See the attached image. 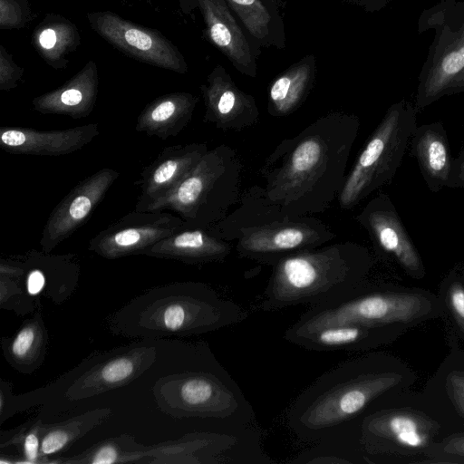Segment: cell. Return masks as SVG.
Segmentation results:
<instances>
[{
	"label": "cell",
	"instance_id": "3957f363",
	"mask_svg": "<svg viewBox=\"0 0 464 464\" xmlns=\"http://www.w3.org/2000/svg\"><path fill=\"white\" fill-rule=\"evenodd\" d=\"M372 265L369 250L353 241L290 255L273 266L259 309L271 312L334 301L362 285Z\"/></svg>",
	"mask_w": 464,
	"mask_h": 464
},
{
	"label": "cell",
	"instance_id": "d6a6232c",
	"mask_svg": "<svg viewBox=\"0 0 464 464\" xmlns=\"http://www.w3.org/2000/svg\"><path fill=\"white\" fill-rule=\"evenodd\" d=\"M46 424L37 421L17 431L5 445L19 444L27 462H41L40 449Z\"/></svg>",
	"mask_w": 464,
	"mask_h": 464
},
{
	"label": "cell",
	"instance_id": "ac0fdd59",
	"mask_svg": "<svg viewBox=\"0 0 464 464\" xmlns=\"http://www.w3.org/2000/svg\"><path fill=\"white\" fill-rule=\"evenodd\" d=\"M98 134V123L56 130L3 127L0 130V146L13 154L63 156L81 150Z\"/></svg>",
	"mask_w": 464,
	"mask_h": 464
},
{
	"label": "cell",
	"instance_id": "484cf974",
	"mask_svg": "<svg viewBox=\"0 0 464 464\" xmlns=\"http://www.w3.org/2000/svg\"><path fill=\"white\" fill-rule=\"evenodd\" d=\"M238 207L226 218L207 229L217 237L234 241L246 228L291 218L266 196L263 187L254 185L241 194Z\"/></svg>",
	"mask_w": 464,
	"mask_h": 464
},
{
	"label": "cell",
	"instance_id": "f546056e",
	"mask_svg": "<svg viewBox=\"0 0 464 464\" xmlns=\"http://www.w3.org/2000/svg\"><path fill=\"white\" fill-rule=\"evenodd\" d=\"M45 330L40 318L28 321L16 334L7 348L9 359L15 364H35L44 353Z\"/></svg>",
	"mask_w": 464,
	"mask_h": 464
},
{
	"label": "cell",
	"instance_id": "5b68a950",
	"mask_svg": "<svg viewBox=\"0 0 464 464\" xmlns=\"http://www.w3.org/2000/svg\"><path fill=\"white\" fill-rule=\"evenodd\" d=\"M244 165L237 150L221 144L201 158L171 191L143 211H175L188 226L208 229L238 203Z\"/></svg>",
	"mask_w": 464,
	"mask_h": 464
},
{
	"label": "cell",
	"instance_id": "5bb4252c",
	"mask_svg": "<svg viewBox=\"0 0 464 464\" xmlns=\"http://www.w3.org/2000/svg\"><path fill=\"white\" fill-rule=\"evenodd\" d=\"M119 176L117 170L103 168L76 184L49 215L40 240L42 249L51 252L82 227Z\"/></svg>",
	"mask_w": 464,
	"mask_h": 464
},
{
	"label": "cell",
	"instance_id": "7402d4cb",
	"mask_svg": "<svg viewBox=\"0 0 464 464\" xmlns=\"http://www.w3.org/2000/svg\"><path fill=\"white\" fill-rule=\"evenodd\" d=\"M384 327L348 323L306 327L291 324L283 337L310 351H357L371 346Z\"/></svg>",
	"mask_w": 464,
	"mask_h": 464
},
{
	"label": "cell",
	"instance_id": "7a4b0ae2",
	"mask_svg": "<svg viewBox=\"0 0 464 464\" xmlns=\"http://www.w3.org/2000/svg\"><path fill=\"white\" fill-rule=\"evenodd\" d=\"M401 380L398 372L373 366L371 358L344 361L296 396L287 411L288 426L303 440H334Z\"/></svg>",
	"mask_w": 464,
	"mask_h": 464
},
{
	"label": "cell",
	"instance_id": "d590c367",
	"mask_svg": "<svg viewBox=\"0 0 464 464\" xmlns=\"http://www.w3.org/2000/svg\"><path fill=\"white\" fill-rule=\"evenodd\" d=\"M447 303L461 331L464 333V285L452 282L447 290Z\"/></svg>",
	"mask_w": 464,
	"mask_h": 464
},
{
	"label": "cell",
	"instance_id": "4dcf8cb0",
	"mask_svg": "<svg viewBox=\"0 0 464 464\" xmlns=\"http://www.w3.org/2000/svg\"><path fill=\"white\" fill-rule=\"evenodd\" d=\"M121 438L101 442L92 450L81 454L78 457L63 460L64 462L92 463V464H112L118 462H128L140 445L130 440L122 441Z\"/></svg>",
	"mask_w": 464,
	"mask_h": 464
},
{
	"label": "cell",
	"instance_id": "74e56055",
	"mask_svg": "<svg viewBox=\"0 0 464 464\" xmlns=\"http://www.w3.org/2000/svg\"><path fill=\"white\" fill-rule=\"evenodd\" d=\"M45 284L44 274L40 270H33L29 273L26 280L27 292L31 295L39 294Z\"/></svg>",
	"mask_w": 464,
	"mask_h": 464
},
{
	"label": "cell",
	"instance_id": "8d00e7d4",
	"mask_svg": "<svg viewBox=\"0 0 464 464\" xmlns=\"http://www.w3.org/2000/svg\"><path fill=\"white\" fill-rule=\"evenodd\" d=\"M449 188H464V147L458 157L453 160L452 170L450 174Z\"/></svg>",
	"mask_w": 464,
	"mask_h": 464
},
{
	"label": "cell",
	"instance_id": "52a82bcc",
	"mask_svg": "<svg viewBox=\"0 0 464 464\" xmlns=\"http://www.w3.org/2000/svg\"><path fill=\"white\" fill-rule=\"evenodd\" d=\"M140 317L148 329L160 334H201L237 324L247 311L198 282L173 286L170 295L154 300Z\"/></svg>",
	"mask_w": 464,
	"mask_h": 464
},
{
	"label": "cell",
	"instance_id": "ba28073f",
	"mask_svg": "<svg viewBox=\"0 0 464 464\" xmlns=\"http://www.w3.org/2000/svg\"><path fill=\"white\" fill-rule=\"evenodd\" d=\"M435 32L418 78L413 103L417 113L446 96L454 79L464 70V0H440L425 9L418 32Z\"/></svg>",
	"mask_w": 464,
	"mask_h": 464
},
{
	"label": "cell",
	"instance_id": "8992f818",
	"mask_svg": "<svg viewBox=\"0 0 464 464\" xmlns=\"http://www.w3.org/2000/svg\"><path fill=\"white\" fill-rule=\"evenodd\" d=\"M416 115L413 104L404 98L387 109L346 176L337 197L342 209L353 208L392 181L417 126Z\"/></svg>",
	"mask_w": 464,
	"mask_h": 464
},
{
	"label": "cell",
	"instance_id": "2e32d148",
	"mask_svg": "<svg viewBox=\"0 0 464 464\" xmlns=\"http://www.w3.org/2000/svg\"><path fill=\"white\" fill-rule=\"evenodd\" d=\"M208 150L206 142H192L164 148L140 173L141 195L135 210L143 211L152 201L175 188Z\"/></svg>",
	"mask_w": 464,
	"mask_h": 464
},
{
	"label": "cell",
	"instance_id": "f1b7e54d",
	"mask_svg": "<svg viewBox=\"0 0 464 464\" xmlns=\"http://www.w3.org/2000/svg\"><path fill=\"white\" fill-rule=\"evenodd\" d=\"M109 409H97L71 420L46 425L41 441V461L74 442L110 414Z\"/></svg>",
	"mask_w": 464,
	"mask_h": 464
},
{
	"label": "cell",
	"instance_id": "ffe728a7",
	"mask_svg": "<svg viewBox=\"0 0 464 464\" xmlns=\"http://www.w3.org/2000/svg\"><path fill=\"white\" fill-rule=\"evenodd\" d=\"M231 251L232 246L228 241L207 229L187 225L141 251L140 255L202 265L223 262Z\"/></svg>",
	"mask_w": 464,
	"mask_h": 464
},
{
	"label": "cell",
	"instance_id": "7bdbcfd3",
	"mask_svg": "<svg viewBox=\"0 0 464 464\" xmlns=\"http://www.w3.org/2000/svg\"><path fill=\"white\" fill-rule=\"evenodd\" d=\"M448 391L455 405L464 414V396L460 394L458 391L449 387Z\"/></svg>",
	"mask_w": 464,
	"mask_h": 464
},
{
	"label": "cell",
	"instance_id": "4fadbf2b",
	"mask_svg": "<svg viewBox=\"0 0 464 464\" xmlns=\"http://www.w3.org/2000/svg\"><path fill=\"white\" fill-rule=\"evenodd\" d=\"M381 253L392 257L414 278L425 276V267L389 195L380 192L355 217Z\"/></svg>",
	"mask_w": 464,
	"mask_h": 464
},
{
	"label": "cell",
	"instance_id": "60d3db41",
	"mask_svg": "<svg viewBox=\"0 0 464 464\" xmlns=\"http://www.w3.org/2000/svg\"><path fill=\"white\" fill-rule=\"evenodd\" d=\"M464 92V70L454 79L447 90L446 95Z\"/></svg>",
	"mask_w": 464,
	"mask_h": 464
},
{
	"label": "cell",
	"instance_id": "f35d334b",
	"mask_svg": "<svg viewBox=\"0 0 464 464\" xmlns=\"http://www.w3.org/2000/svg\"><path fill=\"white\" fill-rule=\"evenodd\" d=\"M444 451L464 457V435L450 439L444 446Z\"/></svg>",
	"mask_w": 464,
	"mask_h": 464
},
{
	"label": "cell",
	"instance_id": "603a6c76",
	"mask_svg": "<svg viewBox=\"0 0 464 464\" xmlns=\"http://www.w3.org/2000/svg\"><path fill=\"white\" fill-rule=\"evenodd\" d=\"M155 358L153 347H140L102 362L79 378L69 390L74 399L90 397L129 383Z\"/></svg>",
	"mask_w": 464,
	"mask_h": 464
},
{
	"label": "cell",
	"instance_id": "30bf717a",
	"mask_svg": "<svg viewBox=\"0 0 464 464\" xmlns=\"http://www.w3.org/2000/svg\"><path fill=\"white\" fill-rule=\"evenodd\" d=\"M336 234L313 216L286 218L242 230L236 251L239 257L274 266L293 254L331 242Z\"/></svg>",
	"mask_w": 464,
	"mask_h": 464
},
{
	"label": "cell",
	"instance_id": "83f0119b",
	"mask_svg": "<svg viewBox=\"0 0 464 464\" xmlns=\"http://www.w3.org/2000/svg\"><path fill=\"white\" fill-rule=\"evenodd\" d=\"M314 77L313 56H307L290 66L269 87L268 113L274 117H285L295 112L308 96Z\"/></svg>",
	"mask_w": 464,
	"mask_h": 464
},
{
	"label": "cell",
	"instance_id": "ab89813d",
	"mask_svg": "<svg viewBox=\"0 0 464 464\" xmlns=\"http://www.w3.org/2000/svg\"><path fill=\"white\" fill-rule=\"evenodd\" d=\"M447 387L458 391L464 396V373L452 372L448 375Z\"/></svg>",
	"mask_w": 464,
	"mask_h": 464
},
{
	"label": "cell",
	"instance_id": "4316f807",
	"mask_svg": "<svg viewBox=\"0 0 464 464\" xmlns=\"http://www.w3.org/2000/svg\"><path fill=\"white\" fill-rule=\"evenodd\" d=\"M76 24L57 14H46L34 27L31 43L41 58L55 70L69 64V56L81 45Z\"/></svg>",
	"mask_w": 464,
	"mask_h": 464
},
{
	"label": "cell",
	"instance_id": "9c48e42d",
	"mask_svg": "<svg viewBox=\"0 0 464 464\" xmlns=\"http://www.w3.org/2000/svg\"><path fill=\"white\" fill-rule=\"evenodd\" d=\"M430 310V301L421 294L365 291L361 285L334 301L311 306L293 325L306 327L348 323L386 327L420 319Z\"/></svg>",
	"mask_w": 464,
	"mask_h": 464
},
{
	"label": "cell",
	"instance_id": "1f68e13d",
	"mask_svg": "<svg viewBox=\"0 0 464 464\" xmlns=\"http://www.w3.org/2000/svg\"><path fill=\"white\" fill-rule=\"evenodd\" d=\"M247 31L257 39L269 35L271 15L260 0H227Z\"/></svg>",
	"mask_w": 464,
	"mask_h": 464
},
{
	"label": "cell",
	"instance_id": "9a60e30c",
	"mask_svg": "<svg viewBox=\"0 0 464 464\" xmlns=\"http://www.w3.org/2000/svg\"><path fill=\"white\" fill-rule=\"evenodd\" d=\"M204 100L203 121L223 130L241 131L258 122L255 98L240 90L221 65H217L200 86Z\"/></svg>",
	"mask_w": 464,
	"mask_h": 464
},
{
	"label": "cell",
	"instance_id": "e0dca14e",
	"mask_svg": "<svg viewBox=\"0 0 464 464\" xmlns=\"http://www.w3.org/2000/svg\"><path fill=\"white\" fill-rule=\"evenodd\" d=\"M435 423L408 410H382L365 416L360 425V442L372 451L385 441L419 449L430 442Z\"/></svg>",
	"mask_w": 464,
	"mask_h": 464
},
{
	"label": "cell",
	"instance_id": "cb8c5ba5",
	"mask_svg": "<svg viewBox=\"0 0 464 464\" xmlns=\"http://www.w3.org/2000/svg\"><path fill=\"white\" fill-rule=\"evenodd\" d=\"M411 144L429 189L438 192L448 187L453 160L443 123L436 121L416 126Z\"/></svg>",
	"mask_w": 464,
	"mask_h": 464
},
{
	"label": "cell",
	"instance_id": "6da1fadb",
	"mask_svg": "<svg viewBox=\"0 0 464 464\" xmlns=\"http://www.w3.org/2000/svg\"><path fill=\"white\" fill-rule=\"evenodd\" d=\"M359 130L358 116L331 111L283 140L259 169L267 198L291 218L324 212L344 185Z\"/></svg>",
	"mask_w": 464,
	"mask_h": 464
},
{
	"label": "cell",
	"instance_id": "8fae6325",
	"mask_svg": "<svg viewBox=\"0 0 464 464\" xmlns=\"http://www.w3.org/2000/svg\"><path fill=\"white\" fill-rule=\"evenodd\" d=\"M87 19L96 34L127 56L178 73L188 72L179 48L160 31L135 24L111 11L88 13Z\"/></svg>",
	"mask_w": 464,
	"mask_h": 464
},
{
	"label": "cell",
	"instance_id": "d6986e66",
	"mask_svg": "<svg viewBox=\"0 0 464 464\" xmlns=\"http://www.w3.org/2000/svg\"><path fill=\"white\" fill-rule=\"evenodd\" d=\"M208 39L242 74L255 78L257 66L249 44L225 0H198Z\"/></svg>",
	"mask_w": 464,
	"mask_h": 464
},
{
	"label": "cell",
	"instance_id": "d4e9b609",
	"mask_svg": "<svg viewBox=\"0 0 464 464\" xmlns=\"http://www.w3.org/2000/svg\"><path fill=\"white\" fill-rule=\"evenodd\" d=\"M198 98L186 92L157 97L137 118L135 130L161 140L177 136L192 119Z\"/></svg>",
	"mask_w": 464,
	"mask_h": 464
},
{
	"label": "cell",
	"instance_id": "44dd1931",
	"mask_svg": "<svg viewBox=\"0 0 464 464\" xmlns=\"http://www.w3.org/2000/svg\"><path fill=\"white\" fill-rule=\"evenodd\" d=\"M98 69L93 60L60 87L33 99L34 109L43 114L82 119L90 115L98 95Z\"/></svg>",
	"mask_w": 464,
	"mask_h": 464
},
{
	"label": "cell",
	"instance_id": "7c38bea8",
	"mask_svg": "<svg viewBox=\"0 0 464 464\" xmlns=\"http://www.w3.org/2000/svg\"><path fill=\"white\" fill-rule=\"evenodd\" d=\"M187 225L169 212L134 210L92 237L88 249L106 259L140 255Z\"/></svg>",
	"mask_w": 464,
	"mask_h": 464
},
{
	"label": "cell",
	"instance_id": "b9f144b4",
	"mask_svg": "<svg viewBox=\"0 0 464 464\" xmlns=\"http://www.w3.org/2000/svg\"><path fill=\"white\" fill-rule=\"evenodd\" d=\"M392 0H361L369 10H380L385 7Z\"/></svg>",
	"mask_w": 464,
	"mask_h": 464
},
{
	"label": "cell",
	"instance_id": "e575fe53",
	"mask_svg": "<svg viewBox=\"0 0 464 464\" xmlns=\"http://www.w3.org/2000/svg\"><path fill=\"white\" fill-rule=\"evenodd\" d=\"M24 67L17 64L12 54L0 45V91H11L22 82Z\"/></svg>",
	"mask_w": 464,
	"mask_h": 464
},
{
	"label": "cell",
	"instance_id": "836d02e7",
	"mask_svg": "<svg viewBox=\"0 0 464 464\" xmlns=\"http://www.w3.org/2000/svg\"><path fill=\"white\" fill-rule=\"evenodd\" d=\"M33 18L34 14L29 0H0L2 29H23Z\"/></svg>",
	"mask_w": 464,
	"mask_h": 464
},
{
	"label": "cell",
	"instance_id": "277c9868",
	"mask_svg": "<svg viewBox=\"0 0 464 464\" xmlns=\"http://www.w3.org/2000/svg\"><path fill=\"white\" fill-rule=\"evenodd\" d=\"M160 405L178 418L207 420L217 432L252 435L256 414L243 391L205 345L194 368L159 386Z\"/></svg>",
	"mask_w": 464,
	"mask_h": 464
}]
</instances>
